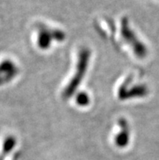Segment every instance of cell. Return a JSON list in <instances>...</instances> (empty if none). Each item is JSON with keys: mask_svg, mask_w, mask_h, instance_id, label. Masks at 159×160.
I'll use <instances>...</instances> for the list:
<instances>
[{"mask_svg": "<svg viewBox=\"0 0 159 160\" xmlns=\"http://www.w3.org/2000/svg\"><path fill=\"white\" fill-rule=\"evenodd\" d=\"M17 69L10 60H4L0 63V85L6 83L16 76Z\"/></svg>", "mask_w": 159, "mask_h": 160, "instance_id": "cell-1", "label": "cell"}, {"mask_svg": "<svg viewBox=\"0 0 159 160\" xmlns=\"http://www.w3.org/2000/svg\"><path fill=\"white\" fill-rule=\"evenodd\" d=\"M15 146V138H7V139H5L3 143V146H2V154L0 155V160H2L3 157L6 155L7 153H9L11 150H12L13 146Z\"/></svg>", "mask_w": 159, "mask_h": 160, "instance_id": "cell-2", "label": "cell"}]
</instances>
